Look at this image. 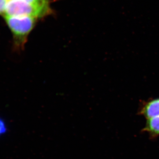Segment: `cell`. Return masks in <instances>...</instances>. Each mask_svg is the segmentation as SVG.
Wrapping results in <instances>:
<instances>
[{"mask_svg": "<svg viewBox=\"0 0 159 159\" xmlns=\"http://www.w3.org/2000/svg\"><path fill=\"white\" fill-rule=\"evenodd\" d=\"M12 34L13 50L17 52L24 50L29 34L32 31L38 19L30 16H4Z\"/></svg>", "mask_w": 159, "mask_h": 159, "instance_id": "cell-1", "label": "cell"}, {"mask_svg": "<svg viewBox=\"0 0 159 159\" xmlns=\"http://www.w3.org/2000/svg\"><path fill=\"white\" fill-rule=\"evenodd\" d=\"M52 13L50 5H33L20 0H8L4 16H30L39 19Z\"/></svg>", "mask_w": 159, "mask_h": 159, "instance_id": "cell-2", "label": "cell"}, {"mask_svg": "<svg viewBox=\"0 0 159 159\" xmlns=\"http://www.w3.org/2000/svg\"><path fill=\"white\" fill-rule=\"evenodd\" d=\"M141 114L147 120L159 116V98L146 102L142 109Z\"/></svg>", "mask_w": 159, "mask_h": 159, "instance_id": "cell-3", "label": "cell"}, {"mask_svg": "<svg viewBox=\"0 0 159 159\" xmlns=\"http://www.w3.org/2000/svg\"><path fill=\"white\" fill-rule=\"evenodd\" d=\"M145 130L152 135H159V116L148 119Z\"/></svg>", "mask_w": 159, "mask_h": 159, "instance_id": "cell-4", "label": "cell"}, {"mask_svg": "<svg viewBox=\"0 0 159 159\" xmlns=\"http://www.w3.org/2000/svg\"><path fill=\"white\" fill-rule=\"evenodd\" d=\"M26 2L37 5H50L49 0H20Z\"/></svg>", "mask_w": 159, "mask_h": 159, "instance_id": "cell-5", "label": "cell"}, {"mask_svg": "<svg viewBox=\"0 0 159 159\" xmlns=\"http://www.w3.org/2000/svg\"><path fill=\"white\" fill-rule=\"evenodd\" d=\"M7 127L5 121L0 118V137L6 133L7 131Z\"/></svg>", "mask_w": 159, "mask_h": 159, "instance_id": "cell-6", "label": "cell"}, {"mask_svg": "<svg viewBox=\"0 0 159 159\" xmlns=\"http://www.w3.org/2000/svg\"><path fill=\"white\" fill-rule=\"evenodd\" d=\"M8 0H0V15L4 16Z\"/></svg>", "mask_w": 159, "mask_h": 159, "instance_id": "cell-7", "label": "cell"}]
</instances>
